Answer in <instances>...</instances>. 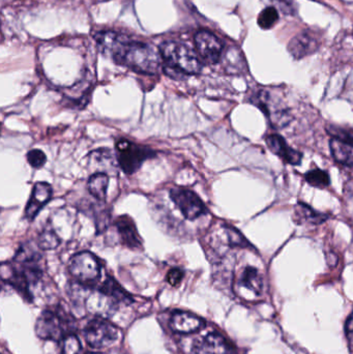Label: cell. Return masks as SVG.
<instances>
[{
    "label": "cell",
    "mask_w": 353,
    "mask_h": 354,
    "mask_svg": "<svg viewBox=\"0 0 353 354\" xmlns=\"http://www.w3.org/2000/svg\"><path fill=\"white\" fill-rule=\"evenodd\" d=\"M184 278V272L180 268H172L167 274V281L172 286H178Z\"/></svg>",
    "instance_id": "d4e9b609"
},
{
    "label": "cell",
    "mask_w": 353,
    "mask_h": 354,
    "mask_svg": "<svg viewBox=\"0 0 353 354\" xmlns=\"http://www.w3.org/2000/svg\"><path fill=\"white\" fill-rule=\"evenodd\" d=\"M97 45L106 55L140 74L155 75L162 66L161 52L149 44L133 41L114 31L97 33Z\"/></svg>",
    "instance_id": "6da1fadb"
},
{
    "label": "cell",
    "mask_w": 353,
    "mask_h": 354,
    "mask_svg": "<svg viewBox=\"0 0 353 354\" xmlns=\"http://www.w3.org/2000/svg\"><path fill=\"white\" fill-rule=\"evenodd\" d=\"M26 158L29 165L35 169H39V168L43 167L47 162V157H46L45 153L39 149H32V151H28Z\"/></svg>",
    "instance_id": "cb8c5ba5"
},
{
    "label": "cell",
    "mask_w": 353,
    "mask_h": 354,
    "mask_svg": "<svg viewBox=\"0 0 353 354\" xmlns=\"http://www.w3.org/2000/svg\"><path fill=\"white\" fill-rule=\"evenodd\" d=\"M115 149L118 165L128 176L138 171L146 160L155 157V151L149 147L136 145L126 139L118 140Z\"/></svg>",
    "instance_id": "5b68a950"
},
{
    "label": "cell",
    "mask_w": 353,
    "mask_h": 354,
    "mask_svg": "<svg viewBox=\"0 0 353 354\" xmlns=\"http://www.w3.org/2000/svg\"><path fill=\"white\" fill-rule=\"evenodd\" d=\"M72 330V322L66 312L61 309H48L37 318L35 334L43 340H64Z\"/></svg>",
    "instance_id": "3957f363"
},
{
    "label": "cell",
    "mask_w": 353,
    "mask_h": 354,
    "mask_svg": "<svg viewBox=\"0 0 353 354\" xmlns=\"http://www.w3.org/2000/svg\"><path fill=\"white\" fill-rule=\"evenodd\" d=\"M319 49V41L314 33L310 31H304L298 33L290 41L288 45V51L294 58L306 57L315 53Z\"/></svg>",
    "instance_id": "5bb4252c"
},
{
    "label": "cell",
    "mask_w": 353,
    "mask_h": 354,
    "mask_svg": "<svg viewBox=\"0 0 353 354\" xmlns=\"http://www.w3.org/2000/svg\"><path fill=\"white\" fill-rule=\"evenodd\" d=\"M269 118L275 129H282L292 122L289 109L286 107L281 97L267 89H260L255 93L252 100Z\"/></svg>",
    "instance_id": "8992f818"
},
{
    "label": "cell",
    "mask_w": 353,
    "mask_h": 354,
    "mask_svg": "<svg viewBox=\"0 0 353 354\" xmlns=\"http://www.w3.org/2000/svg\"><path fill=\"white\" fill-rule=\"evenodd\" d=\"M60 243V239H58L57 234L54 232L53 229H44L41 234L39 235V247L43 250H53Z\"/></svg>",
    "instance_id": "44dd1931"
},
{
    "label": "cell",
    "mask_w": 353,
    "mask_h": 354,
    "mask_svg": "<svg viewBox=\"0 0 353 354\" xmlns=\"http://www.w3.org/2000/svg\"><path fill=\"white\" fill-rule=\"evenodd\" d=\"M87 354H101V353H87Z\"/></svg>",
    "instance_id": "83f0119b"
},
{
    "label": "cell",
    "mask_w": 353,
    "mask_h": 354,
    "mask_svg": "<svg viewBox=\"0 0 353 354\" xmlns=\"http://www.w3.org/2000/svg\"><path fill=\"white\" fill-rule=\"evenodd\" d=\"M170 199L180 210L184 218L195 221L207 214V206L197 194L184 187H173L170 189Z\"/></svg>",
    "instance_id": "9c48e42d"
},
{
    "label": "cell",
    "mask_w": 353,
    "mask_h": 354,
    "mask_svg": "<svg viewBox=\"0 0 353 354\" xmlns=\"http://www.w3.org/2000/svg\"><path fill=\"white\" fill-rule=\"evenodd\" d=\"M53 189L48 183H37L33 185L28 203L25 207V218L33 221L35 216L45 207L46 204L51 200Z\"/></svg>",
    "instance_id": "8fae6325"
},
{
    "label": "cell",
    "mask_w": 353,
    "mask_h": 354,
    "mask_svg": "<svg viewBox=\"0 0 353 354\" xmlns=\"http://www.w3.org/2000/svg\"><path fill=\"white\" fill-rule=\"evenodd\" d=\"M265 140L269 151L278 156L282 161L290 165H298L300 163L302 153L290 147L279 135H269Z\"/></svg>",
    "instance_id": "2e32d148"
},
{
    "label": "cell",
    "mask_w": 353,
    "mask_h": 354,
    "mask_svg": "<svg viewBox=\"0 0 353 354\" xmlns=\"http://www.w3.org/2000/svg\"><path fill=\"white\" fill-rule=\"evenodd\" d=\"M332 155L338 163L353 167V138L350 135L336 134L330 142Z\"/></svg>",
    "instance_id": "e0dca14e"
},
{
    "label": "cell",
    "mask_w": 353,
    "mask_h": 354,
    "mask_svg": "<svg viewBox=\"0 0 353 354\" xmlns=\"http://www.w3.org/2000/svg\"><path fill=\"white\" fill-rule=\"evenodd\" d=\"M68 272L79 285L86 288H93L101 280V263L90 252L75 254L68 263Z\"/></svg>",
    "instance_id": "277c9868"
},
{
    "label": "cell",
    "mask_w": 353,
    "mask_h": 354,
    "mask_svg": "<svg viewBox=\"0 0 353 354\" xmlns=\"http://www.w3.org/2000/svg\"><path fill=\"white\" fill-rule=\"evenodd\" d=\"M169 75H195L202 68L196 51L180 41H166L160 48Z\"/></svg>",
    "instance_id": "7a4b0ae2"
},
{
    "label": "cell",
    "mask_w": 353,
    "mask_h": 354,
    "mask_svg": "<svg viewBox=\"0 0 353 354\" xmlns=\"http://www.w3.org/2000/svg\"><path fill=\"white\" fill-rule=\"evenodd\" d=\"M279 20L277 8H267L259 14L258 25L263 29H269Z\"/></svg>",
    "instance_id": "7402d4cb"
},
{
    "label": "cell",
    "mask_w": 353,
    "mask_h": 354,
    "mask_svg": "<svg viewBox=\"0 0 353 354\" xmlns=\"http://www.w3.org/2000/svg\"><path fill=\"white\" fill-rule=\"evenodd\" d=\"M108 185H109V176L104 172H97V174L91 176L88 180L89 193L101 202H105L107 198Z\"/></svg>",
    "instance_id": "d6986e66"
},
{
    "label": "cell",
    "mask_w": 353,
    "mask_h": 354,
    "mask_svg": "<svg viewBox=\"0 0 353 354\" xmlns=\"http://www.w3.org/2000/svg\"><path fill=\"white\" fill-rule=\"evenodd\" d=\"M195 49L199 57L209 64L219 62L223 52L221 41L207 30H200L195 35Z\"/></svg>",
    "instance_id": "30bf717a"
},
{
    "label": "cell",
    "mask_w": 353,
    "mask_h": 354,
    "mask_svg": "<svg viewBox=\"0 0 353 354\" xmlns=\"http://www.w3.org/2000/svg\"><path fill=\"white\" fill-rule=\"evenodd\" d=\"M265 283L260 270L254 266H246L242 268L233 282V290L236 295L246 301H259L263 297Z\"/></svg>",
    "instance_id": "ba28073f"
},
{
    "label": "cell",
    "mask_w": 353,
    "mask_h": 354,
    "mask_svg": "<svg viewBox=\"0 0 353 354\" xmlns=\"http://www.w3.org/2000/svg\"><path fill=\"white\" fill-rule=\"evenodd\" d=\"M83 335L89 346L99 349L113 345L120 338V330L107 318L95 316L85 326Z\"/></svg>",
    "instance_id": "52a82bcc"
},
{
    "label": "cell",
    "mask_w": 353,
    "mask_h": 354,
    "mask_svg": "<svg viewBox=\"0 0 353 354\" xmlns=\"http://www.w3.org/2000/svg\"><path fill=\"white\" fill-rule=\"evenodd\" d=\"M327 220V216L311 208L305 203H298L294 209V221L298 224L318 225Z\"/></svg>",
    "instance_id": "ac0fdd59"
},
{
    "label": "cell",
    "mask_w": 353,
    "mask_h": 354,
    "mask_svg": "<svg viewBox=\"0 0 353 354\" xmlns=\"http://www.w3.org/2000/svg\"><path fill=\"white\" fill-rule=\"evenodd\" d=\"M204 326L205 322L202 318L189 312L176 311L170 318V328L178 334H194Z\"/></svg>",
    "instance_id": "4fadbf2b"
},
{
    "label": "cell",
    "mask_w": 353,
    "mask_h": 354,
    "mask_svg": "<svg viewBox=\"0 0 353 354\" xmlns=\"http://www.w3.org/2000/svg\"><path fill=\"white\" fill-rule=\"evenodd\" d=\"M346 330H348V333L353 334V313L348 319L347 324H346Z\"/></svg>",
    "instance_id": "4316f807"
},
{
    "label": "cell",
    "mask_w": 353,
    "mask_h": 354,
    "mask_svg": "<svg viewBox=\"0 0 353 354\" xmlns=\"http://www.w3.org/2000/svg\"><path fill=\"white\" fill-rule=\"evenodd\" d=\"M277 4L278 8H281L285 14H292L294 8V0H271Z\"/></svg>",
    "instance_id": "484cf974"
},
{
    "label": "cell",
    "mask_w": 353,
    "mask_h": 354,
    "mask_svg": "<svg viewBox=\"0 0 353 354\" xmlns=\"http://www.w3.org/2000/svg\"><path fill=\"white\" fill-rule=\"evenodd\" d=\"M115 226L122 245L130 248V249H140L142 247L140 235H139L136 225L131 216H118Z\"/></svg>",
    "instance_id": "9a60e30c"
},
{
    "label": "cell",
    "mask_w": 353,
    "mask_h": 354,
    "mask_svg": "<svg viewBox=\"0 0 353 354\" xmlns=\"http://www.w3.org/2000/svg\"><path fill=\"white\" fill-rule=\"evenodd\" d=\"M195 354H234L233 348L219 333H209L194 344Z\"/></svg>",
    "instance_id": "7c38bea8"
},
{
    "label": "cell",
    "mask_w": 353,
    "mask_h": 354,
    "mask_svg": "<svg viewBox=\"0 0 353 354\" xmlns=\"http://www.w3.org/2000/svg\"><path fill=\"white\" fill-rule=\"evenodd\" d=\"M81 343L74 334L68 335L62 340L61 353L60 354H80Z\"/></svg>",
    "instance_id": "603a6c76"
},
{
    "label": "cell",
    "mask_w": 353,
    "mask_h": 354,
    "mask_svg": "<svg viewBox=\"0 0 353 354\" xmlns=\"http://www.w3.org/2000/svg\"><path fill=\"white\" fill-rule=\"evenodd\" d=\"M305 178L312 187H319V189L329 187L331 183V179H330L327 172L321 169L311 170L305 176Z\"/></svg>",
    "instance_id": "ffe728a7"
}]
</instances>
